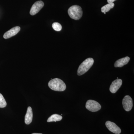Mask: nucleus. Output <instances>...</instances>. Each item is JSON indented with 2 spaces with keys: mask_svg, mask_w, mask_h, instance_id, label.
Returning a JSON list of instances; mask_svg holds the SVG:
<instances>
[{
  "mask_svg": "<svg viewBox=\"0 0 134 134\" xmlns=\"http://www.w3.org/2000/svg\"><path fill=\"white\" fill-rule=\"evenodd\" d=\"M48 85L50 89L55 91H63L66 88L64 82L61 79L57 78L50 80Z\"/></svg>",
  "mask_w": 134,
  "mask_h": 134,
  "instance_id": "nucleus-1",
  "label": "nucleus"
},
{
  "mask_svg": "<svg viewBox=\"0 0 134 134\" xmlns=\"http://www.w3.org/2000/svg\"><path fill=\"white\" fill-rule=\"evenodd\" d=\"M94 63V60L92 58L86 59L79 66L77 71L78 75L81 76L86 73L91 68Z\"/></svg>",
  "mask_w": 134,
  "mask_h": 134,
  "instance_id": "nucleus-2",
  "label": "nucleus"
},
{
  "mask_svg": "<svg viewBox=\"0 0 134 134\" xmlns=\"http://www.w3.org/2000/svg\"><path fill=\"white\" fill-rule=\"evenodd\" d=\"M68 13L70 18L76 20H79L82 16V10L78 5H73L68 10Z\"/></svg>",
  "mask_w": 134,
  "mask_h": 134,
  "instance_id": "nucleus-3",
  "label": "nucleus"
},
{
  "mask_svg": "<svg viewBox=\"0 0 134 134\" xmlns=\"http://www.w3.org/2000/svg\"><path fill=\"white\" fill-rule=\"evenodd\" d=\"M85 106L87 110L93 112L98 111L101 108V105L98 102L93 100H87Z\"/></svg>",
  "mask_w": 134,
  "mask_h": 134,
  "instance_id": "nucleus-4",
  "label": "nucleus"
},
{
  "mask_svg": "<svg viewBox=\"0 0 134 134\" xmlns=\"http://www.w3.org/2000/svg\"><path fill=\"white\" fill-rule=\"evenodd\" d=\"M122 105L125 111H129L133 106V100L129 96H126L122 99Z\"/></svg>",
  "mask_w": 134,
  "mask_h": 134,
  "instance_id": "nucleus-5",
  "label": "nucleus"
},
{
  "mask_svg": "<svg viewBox=\"0 0 134 134\" xmlns=\"http://www.w3.org/2000/svg\"><path fill=\"white\" fill-rule=\"evenodd\" d=\"M44 3L42 1L36 2L32 5L30 11V14L31 15H34L38 13L43 7Z\"/></svg>",
  "mask_w": 134,
  "mask_h": 134,
  "instance_id": "nucleus-6",
  "label": "nucleus"
},
{
  "mask_svg": "<svg viewBox=\"0 0 134 134\" xmlns=\"http://www.w3.org/2000/svg\"><path fill=\"white\" fill-rule=\"evenodd\" d=\"M105 125L110 132L114 133L120 134L121 133L120 128L114 122L108 121L105 122Z\"/></svg>",
  "mask_w": 134,
  "mask_h": 134,
  "instance_id": "nucleus-7",
  "label": "nucleus"
},
{
  "mask_svg": "<svg viewBox=\"0 0 134 134\" xmlns=\"http://www.w3.org/2000/svg\"><path fill=\"white\" fill-rule=\"evenodd\" d=\"M122 81L121 79H117L112 82L110 85V91L111 93H115L120 88L122 85Z\"/></svg>",
  "mask_w": 134,
  "mask_h": 134,
  "instance_id": "nucleus-8",
  "label": "nucleus"
},
{
  "mask_svg": "<svg viewBox=\"0 0 134 134\" xmlns=\"http://www.w3.org/2000/svg\"><path fill=\"white\" fill-rule=\"evenodd\" d=\"M21 28L19 26H15L5 32L3 35V38L5 39L9 38L16 35L20 31Z\"/></svg>",
  "mask_w": 134,
  "mask_h": 134,
  "instance_id": "nucleus-9",
  "label": "nucleus"
},
{
  "mask_svg": "<svg viewBox=\"0 0 134 134\" xmlns=\"http://www.w3.org/2000/svg\"><path fill=\"white\" fill-rule=\"evenodd\" d=\"M130 60V58L128 56L117 60L114 63V67L115 68H121L123 67L128 63Z\"/></svg>",
  "mask_w": 134,
  "mask_h": 134,
  "instance_id": "nucleus-10",
  "label": "nucleus"
},
{
  "mask_svg": "<svg viewBox=\"0 0 134 134\" xmlns=\"http://www.w3.org/2000/svg\"><path fill=\"white\" fill-rule=\"evenodd\" d=\"M33 118V113L31 107H29L27 108V111L25 117V122L26 125L31 123Z\"/></svg>",
  "mask_w": 134,
  "mask_h": 134,
  "instance_id": "nucleus-11",
  "label": "nucleus"
},
{
  "mask_svg": "<svg viewBox=\"0 0 134 134\" xmlns=\"http://www.w3.org/2000/svg\"><path fill=\"white\" fill-rule=\"evenodd\" d=\"M62 119V117L61 115L58 114H54L51 115L48 118L47 121L48 122H56V121H60Z\"/></svg>",
  "mask_w": 134,
  "mask_h": 134,
  "instance_id": "nucleus-12",
  "label": "nucleus"
},
{
  "mask_svg": "<svg viewBox=\"0 0 134 134\" xmlns=\"http://www.w3.org/2000/svg\"><path fill=\"white\" fill-rule=\"evenodd\" d=\"M114 6V4L113 3H108V4H107L101 8V12L103 13L108 12V11H110V9L113 8Z\"/></svg>",
  "mask_w": 134,
  "mask_h": 134,
  "instance_id": "nucleus-13",
  "label": "nucleus"
},
{
  "mask_svg": "<svg viewBox=\"0 0 134 134\" xmlns=\"http://www.w3.org/2000/svg\"><path fill=\"white\" fill-rule=\"evenodd\" d=\"M7 104L5 99L1 93H0V108H4L7 106Z\"/></svg>",
  "mask_w": 134,
  "mask_h": 134,
  "instance_id": "nucleus-14",
  "label": "nucleus"
},
{
  "mask_svg": "<svg viewBox=\"0 0 134 134\" xmlns=\"http://www.w3.org/2000/svg\"><path fill=\"white\" fill-rule=\"evenodd\" d=\"M52 27L54 30L58 31H60L62 29L61 25L58 23H53L52 24Z\"/></svg>",
  "mask_w": 134,
  "mask_h": 134,
  "instance_id": "nucleus-15",
  "label": "nucleus"
},
{
  "mask_svg": "<svg viewBox=\"0 0 134 134\" xmlns=\"http://www.w3.org/2000/svg\"><path fill=\"white\" fill-rule=\"evenodd\" d=\"M116 0H107V2L108 3H113Z\"/></svg>",
  "mask_w": 134,
  "mask_h": 134,
  "instance_id": "nucleus-16",
  "label": "nucleus"
},
{
  "mask_svg": "<svg viewBox=\"0 0 134 134\" xmlns=\"http://www.w3.org/2000/svg\"><path fill=\"white\" fill-rule=\"evenodd\" d=\"M32 134H43L41 133H32Z\"/></svg>",
  "mask_w": 134,
  "mask_h": 134,
  "instance_id": "nucleus-17",
  "label": "nucleus"
},
{
  "mask_svg": "<svg viewBox=\"0 0 134 134\" xmlns=\"http://www.w3.org/2000/svg\"><path fill=\"white\" fill-rule=\"evenodd\" d=\"M104 14H106V12H104Z\"/></svg>",
  "mask_w": 134,
  "mask_h": 134,
  "instance_id": "nucleus-18",
  "label": "nucleus"
}]
</instances>
